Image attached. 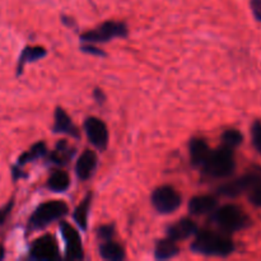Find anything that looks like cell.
I'll list each match as a JSON object with an SVG mask.
<instances>
[{
    "label": "cell",
    "mask_w": 261,
    "mask_h": 261,
    "mask_svg": "<svg viewBox=\"0 0 261 261\" xmlns=\"http://www.w3.org/2000/svg\"><path fill=\"white\" fill-rule=\"evenodd\" d=\"M99 255H101L102 259L109 261H120L125 259L124 247L114 242L112 240L103 241V244H101V246H99Z\"/></svg>",
    "instance_id": "cell-20"
},
{
    "label": "cell",
    "mask_w": 261,
    "mask_h": 261,
    "mask_svg": "<svg viewBox=\"0 0 261 261\" xmlns=\"http://www.w3.org/2000/svg\"><path fill=\"white\" fill-rule=\"evenodd\" d=\"M233 150L226 145L211 150V154L201 166L203 172L211 178H226L231 176L236 168Z\"/></svg>",
    "instance_id": "cell-3"
},
{
    "label": "cell",
    "mask_w": 261,
    "mask_h": 261,
    "mask_svg": "<svg viewBox=\"0 0 261 261\" xmlns=\"http://www.w3.org/2000/svg\"><path fill=\"white\" fill-rule=\"evenodd\" d=\"M127 35H129V30H127L126 23L117 22V20H107L96 30L88 31V32L81 35V40L83 42L102 43L109 42L114 38H124Z\"/></svg>",
    "instance_id": "cell-5"
},
{
    "label": "cell",
    "mask_w": 261,
    "mask_h": 261,
    "mask_svg": "<svg viewBox=\"0 0 261 261\" xmlns=\"http://www.w3.org/2000/svg\"><path fill=\"white\" fill-rule=\"evenodd\" d=\"M152 205L161 214H171L180 208L182 198L172 186L163 185L155 189L152 194Z\"/></svg>",
    "instance_id": "cell-7"
},
{
    "label": "cell",
    "mask_w": 261,
    "mask_h": 261,
    "mask_svg": "<svg viewBox=\"0 0 261 261\" xmlns=\"http://www.w3.org/2000/svg\"><path fill=\"white\" fill-rule=\"evenodd\" d=\"M222 142H223V145L234 149V148L240 147L242 144V142H244V135H242V133L240 130L228 129L226 132H223V134H222Z\"/></svg>",
    "instance_id": "cell-23"
},
{
    "label": "cell",
    "mask_w": 261,
    "mask_h": 261,
    "mask_svg": "<svg viewBox=\"0 0 261 261\" xmlns=\"http://www.w3.org/2000/svg\"><path fill=\"white\" fill-rule=\"evenodd\" d=\"M198 233V226L190 218H182L167 228V236L173 241H182Z\"/></svg>",
    "instance_id": "cell-13"
},
{
    "label": "cell",
    "mask_w": 261,
    "mask_h": 261,
    "mask_svg": "<svg viewBox=\"0 0 261 261\" xmlns=\"http://www.w3.org/2000/svg\"><path fill=\"white\" fill-rule=\"evenodd\" d=\"M93 97H94V99H96L97 103H99V105H102L105 101H106V96H105V94H103L102 89H99V88L94 89V91H93Z\"/></svg>",
    "instance_id": "cell-30"
},
{
    "label": "cell",
    "mask_w": 261,
    "mask_h": 261,
    "mask_svg": "<svg viewBox=\"0 0 261 261\" xmlns=\"http://www.w3.org/2000/svg\"><path fill=\"white\" fill-rule=\"evenodd\" d=\"M68 213V204L63 200H51L40 204L28 219V231L35 232L46 228L48 224L64 218Z\"/></svg>",
    "instance_id": "cell-4"
},
{
    "label": "cell",
    "mask_w": 261,
    "mask_h": 261,
    "mask_svg": "<svg viewBox=\"0 0 261 261\" xmlns=\"http://www.w3.org/2000/svg\"><path fill=\"white\" fill-rule=\"evenodd\" d=\"M249 200L252 205L261 208V182L249 191Z\"/></svg>",
    "instance_id": "cell-26"
},
{
    "label": "cell",
    "mask_w": 261,
    "mask_h": 261,
    "mask_svg": "<svg viewBox=\"0 0 261 261\" xmlns=\"http://www.w3.org/2000/svg\"><path fill=\"white\" fill-rule=\"evenodd\" d=\"M12 175L14 180H19L20 177H27V173L23 172L18 165L14 166V167H12Z\"/></svg>",
    "instance_id": "cell-31"
},
{
    "label": "cell",
    "mask_w": 261,
    "mask_h": 261,
    "mask_svg": "<svg viewBox=\"0 0 261 261\" xmlns=\"http://www.w3.org/2000/svg\"><path fill=\"white\" fill-rule=\"evenodd\" d=\"M212 222L227 234L242 231L251 224L250 217L244 209L234 204H226L212 213Z\"/></svg>",
    "instance_id": "cell-2"
},
{
    "label": "cell",
    "mask_w": 261,
    "mask_h": 261,
    "mask_svg": "<svg viewBox=\"0 0 261 261\" xmlns=\"http://www.w3.org/2000/svg\"><path fill=\"white\" fill-rule=\"evenodd\" d=\"M252 145L257 153L261 154V120H255L251 126Z\"/></svg>",
    "instance_id": "cell-24"
},
{
    "label": "cell",
    "mask_w": 261,
    "mask_h": 261,
    "mask_svg": "<svg viewBox=\"0 0 261 261\" xmlns=\"http://www.w3.org/2000/svg\"><path fill=\"white\" fill-rule=\"evenodd\" d=\"M75 154V148L70 147L68 142L64 139L59 140L55 145V149L47 154V160L50 163L56 166H65L70 162L71 157Z\"/></svg>",
    "instance_id": "cell-16"
},
{
    "label": "cell",
    "mask_w": 261,
    "mask_h": 261,
    "mask_svg": "<svg viewBox=\"0 0 261 261\" xmlns=\"http://www.w3.org/2000/svg\"><path fill=\"white\" fill-rule=\"evenodd\" d=\"M191 251L205 256L226 257L233 254L236 246L229 234L223 232L201 231L190 246Z\"/></svg>",
    "instance_id": "cell-1"
},
{
    "label": "cell",
    "mask_w": 261,
    "mask_h": 261,
    "mask_svg": "<svg viewBox=\"0 0 261 261\" xmlns=\"http://www.w3.org/2000/svg\"><path fill=\"white\" fill-rule=\"evenodd\" d=\"M54 126L53 132L59 133V134H66L69 137H73L75 139L81 138L79 129L73 124L70 116L65 112V110L61 107H56L55 116H54Z\"/></svg>",
    "instance_id": "cell-12"
},
{
    "label": "cell",
    "mask_w": 261,
    "mask_h": 261,
    "mask_svg": "<svg viewBox=\"0 0 261 261\" xmlns=\"http://www.w3.org/2000/svg\"><path fill=\"white\" fill-rule=\"evenodd\" d=\"M13 205H14V201L10 200L7 205H4L3 208H0V226H3V224L5 223L7 218L9 217L10 212H12Z\"/></svg>",
    "instance_id": "cell-28"
},
{
    "label": "cell",
    "mask_w": 261,
    "mask_h": 261,
    "mask_svg": "<svg viewBox=\"0 0 261 261\" xmlns=\"http://www.w3.org/2000/svg\"><path fill=\"white\" fill-rule=\"evenodd\" d=\"M30 257L37 261H54L60 259L56 240L50 234L40 237L31 244Z\"/></svg>",
    "instance_id": "cell-8"
},
{
    "label": "cell",
    "mask_w": 261,
    "mask_h": 261,
    "mask_svg": "<svg viewBox=\"0 0 261 261\" xmlns=\"http://www.w3.org/2000/svg\"><path fill=\"white\" fill-rule=\"evenodd\" d=\"M4 256H5V250H4V247L0 245V260L4 259Z\"/></svg>",
    "instance_id": "cell-32"
},
{
    "label": "cell",
    "mask_w": 261,
    "mask_h": 261,
    "mask_svg": "<svg viewBox=\"0 0 261 261\" xmlns=\"http://www.w3.org/2000/svg\"><path fill=\"white\" fill-rule=\"evenodd\" d=\"M81 50L83 51V53L89 54V55H94V56H105V55H106V53H105L103 50H101L99 47H96V46L91 45L89 42L83 43V45H82V47H81Z\"/></svg>",
    "instance_id": "cell-27"
},
{
    "label": "cell",
    "mask_w": 261,
    "mask_h": 261,
    "mask_svg": "<svg viewBox=\"0 0 261 261\" xmlns=\"http://www.w3.org/2000/svg\"><path fill=\"white\" fill-rule=\"evenodd\" d=\"M218 205L217 198L212 195H198L194 196L189 201V212L194 216H204V214L213 213Z\"/></svg>",
    "instance_id": "cell-14"
},
{
    "label": "cell",
    "mask_w": 261,
    "mask_h": 261,
    "mask_svg": "<svg viewBox=\"0 0 261 261\" xmlns=\"http://www.w3.org/2000/svg\"><path fill=\"white\" fill-rule=\"evenodd\" d=\"M189 153H190V160L193 166L201 167L211 154V148L204 139L194 138L189 143Z\"/></svg>",
    "instance_id": "cell-15"
},
{
    "label": "cell",
    "mask_w": 261,
    "mask_h": 261,
    "mask_svg": "<svg viewBox=\"0 0 261 261\" xmlns=\"http://www.w3.org/2000/svg\"><path fill=\"white\" fill-rule=\"evenodd\" d=\"M180 254V247L176 245V241L171 240L170 237L166 240H160L155 244L154 257L157 260H168L177 256Z\"/></svg>",
    "instance_id": "cell-18"
},
{
    "label": "cell",
    "mask_w": 261,
    "mask_h": 261,
    "mask_svg": "<svg viewBox=\"0 0 261 261\" xmlns=\"http://www.w3.org/2000/svg\"><path fill=\"white\" fill-rule=\"evenodd\" d=\"M97 236L102 241H110L115 236V226L114 224H105L97 228Z\"/></svg>",
    "instance_id": "cell-25"
},
{
    "label": "cell",
    "mask_w": 261,
    "mask_h": 261,
    "mask_svg": "<svg viewBox=\"0 0 261 261\" xmlns=\"http://www.w3.org/2000/svg\"><path fill=\"white\" fill-rule=\"evenodd\" d=\"M92 196H93V194L92 193L87 194L86 198L82 200V203L76 206L75 211H74L73 213L74 221L76 222V224H78L83 231H86L87 229V222H88V213L92 204Z\"/></svg>",
    "instance_id": "cell-22"
},
{
    "label": "cell",
    "mask_w": 261,
    "mask_h": 261,
    "mask_svg": "<svg viewBox=\"0 0 261 261\" xmlns=\"http://www.w3.org/2000/svg\"><path fill=\"white\" fill-rule=\"evenodd\" d=\"M60 231L63 234V239L65 241V254L66 259L69 260H82L84 257L83 245H82V239L79 236L78 231L74 228L71 224L66 222L60 223Z\"/></svg>",
    "instance_id": "cell-10"
},
{
    "label": "cell",
    "mask_w": 261,
    "mask_h": 261,
    "mask_svg": "<svg viewBox=\"0 0 261 261\" xmlns=\"http://www.w3.org/2000/svg\"><path fill=\"white\" fill-rule=\"evenodd\" d=\"M261 182V167H255L254 170L249 171L247 173L242 175L241 177L233 181L219 186L217 194L226 198H236L245 193H249L254 189L257 184Z\"/></svg>",
    "instance_id": "cell-6"
},
{
    "label": "cell",
    "mask_w": 261,
    "mask_h": 261,
    "mask_svg": "<svg viewBox=\"0 0 261 261\" xmlns=\"http://www.w3.org/2000/svg\"><path fill=\"white\" fill-rule=\"evenodd\" d=\"M84 130L92 145L99 150H105L109 145V130L101 119L94 116L87 117L84 121Z\"/></svg>",
    "instance_id": "cell-9"
},
{
    "label": "cell",
    "mask_w": 261,
    "mask_h": 261,
    "mask_svg": "<svg viewBox=\"0 0 261 261\" xmlns=\"http://www.w3.org/2000/svg\"><path fill=\"white\" fill-rule=\"evenodd\" d=\"M46 55H47V50L42 46H25L22 53H20L19 59H18L17 76L22 75L23 69L27 64L35 63V61L45 58Z\"/></svg>",
    "instance_id": "cell-17"
},
{
    "label": "cell",
    "mask_w": 261,
    "mask_h": 261,
    "mask_svg": "<svg viewBox=\"0 0 261 261\" xmlns=\"http://www.w3.org/2000/svg\"><path fill=\"white\" fill-rule=\"evenodd\" d=\"M97 165H98V158H97L96 152L92 149H86L81 155L75 165V173L78 178L82 181L89 180L93 176L96 171Z\"/></svg>",
    "instance_id": "cell-11"
},
{
    "label": "cell",
    "mask_w": 261,
    "mask_h": 261,
    "mask_svg": "<svg viewBox=\"0 0 261 261\" xmlns=\"http://www.w3.org/2000/svg\"><path fill=\"white\" fill-rule=\"evenodd\" d=\"M46 155H47V147H46L45 142H38L36 143V144H33L27 152H24L23 154L19 155L17 165L24 166L27 165V163L33 162V161L46 157Z\"/></svg>",
    "instance_id": "cell-21"
},
{
    "label": "cell",
    "mask_w": 261,
    "mask_h": 261,
    "mask_svg": "<svg viewBox=\"0 0 261 261\" xmlns=\"http://www.w3.org/2000/svg\"><path fill=\"white\" fill-rule=\"evenodd\" d=\"M70 186V177L64 170H54L47 180V188L54 193H64Z\"/></svg>",
    "instance_id": "cell-19"
},
{
    "label": "cell",
    "mask_w": 261,
    "mask_h": 261,
    "mask_svg": "<svg viewBox=\"0 0 261 261\" xmlns=\"http://www.w3.org/2000/svg\"><path fill=\"white\" fill-rule=\"evenodd\" d=\"M250 7L255 19L261 23V0H250Z\"/></svg>",
    "instance_id": "cell-29"
}]
</instances>
